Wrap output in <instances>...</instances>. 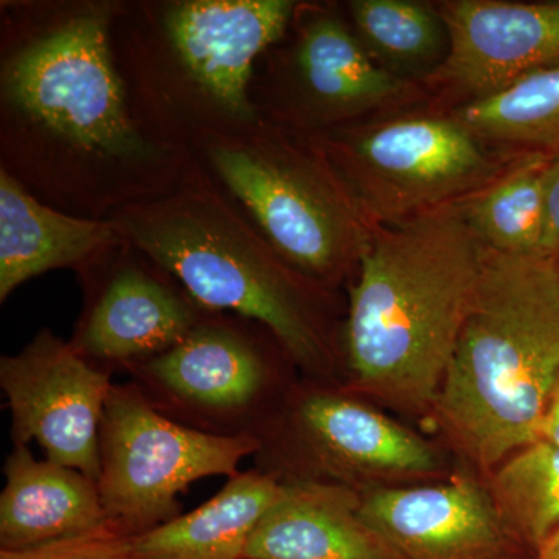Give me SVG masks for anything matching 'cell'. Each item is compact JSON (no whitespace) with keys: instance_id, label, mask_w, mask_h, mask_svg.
<instances>
[{"instance_id":"cell-1","label":"cell","mask_w":559,"mask_h":559,"mask_svg":"<svg viewBox=\"0 0 559 559\" xmlns=\"http://www.w3.org/2000/svg\"><path fill=\"white\" fill-rule=\"evenodd\" d=\"M117 0L0 2V170L44 204L106 219L194 159L132 117L110 50Z\"/></svg>"},{"instance_id":"cell-2","label":"cell","mask_w":559,"mask_h":559,"mask_svg":"<svg viewBox=\"0 0 559 559\" xmlns=\"http://www.w3.org/2000/svg\"><path fill=\"white\" fill-rule=\"evenodd\" d=\"M487 250L460 204L371 229L341 330L353 388L433 406Z\"/></svg>"},{"instance_id":"cell-3","label":"cell","mask_w":559,"mask_h":559,"mask_svg":"<svg viewBox=\"0 0 559 559\" xmlns=\"http://www.w3.org/2000/svg\"><path fill=\"white\" fill-rule=\"evenodd\" d=\"M294 0H117L110 50L132 117L194 156L213 135L261 120L250 81L286 31Z\"/></svg>"},{"instance_id":"cell-4","label":"cell","mask_w":559,"mask_h":559,"mask_svg":"<svg viewBox=\"0 0 559 559\" xmlns=\"http://www.w3.org/2000/svg\"><path fill=\"white\" fill-rule=\"evenodd\" d=\"M109 219L121 240L168 272L198 305L261 323L308 373H331L342 360L330 288L283 259L197 157L175 189Z\"/></svg>"},{"instance_id":"cell-5","label":"cell","mask_w":559,"mask_h":559,"mask_svg":"<svg viewBox=\"0 0 559 559\" xmlns=\"http://www.w3.org/2000/svg\"><path fill=\"white\" fill-rule=\"evenodd\" d=\"M558 377V253L488 249L433 403L441 425L491 468L539 441Z\"/></svg>"},{"instance_id":"cell-6","label":"cell","mask_w":559,"mask_h":559,"mask_svg":"<svg viewBox=\"0 0 559 559\" xmlns=\"http://www.w3.org/2000/svg\"><path fill=\"white\" fill-rule=\"evenodd\" d=\"M194 157L305 277L331 289L356 275L373 227L318 140L261 119Z\"/></svg>"},{"instance_id":"cell-7","label":"cell","mask_w":559,"mask_h":559,"mask_svg":"<svg viewBox=\"0 0 559 559\" xmlns=\"http://www.w3.org/2000/svg\"><path fill=\"white\" fill-rule=\"evenodd\" d=\"M371 227L468 200L510 167L457 119L362 120L314 135Z\"/></svg>"},{"instance_id":"cell-8","label":"cell","mask_w":559,"mask_h":559,"mask_svg":"<svg viewBox=\"0 0 559 559\" xmlns=\"http://www.w3.org/2000/svg\"><path fill=\"white\" fill-rule=\"evenodd\" d=\"M409 81L371 57L348 17L299 2L285 36L260 55L250 98L261 119L297 134H323L414 97Z\"/></svg>"},{"instance_id":"cell-9","label":"cell","mask_w":559,"mask_h":559,"mask_svg":"<svg viewBox=\"0 0 559 559\" xmlns=\"http://www.w3.org/2000/svg\"><path fill=\"white\" fill-rule=\"evenodd\" d=\"M260 450L253 437H223L165 417L132 382L114 384L100 428L98 491L106 520L138 536L180 516L178 495L210 476L235 477Z\"/></svg>"},{"instance_id":"cell-10","label":"cell","mask_w":559,"mask_h":559,"mask_svg":"<svg viewBox=\"0 0 559 559\" xmlns=\"http://www.w3.org/2000/svg\"><path fill=\"white\" fill-rule=\"evenodd\" d=\"M278 356L288 353L261 323L209 311L175 347L134 367L130 382L187 428L260 440L274 421Z\"/></svg>"},{"instance_id":"cell-11","label":"cell","mask_w":559,"mask_h":559,"mask_svg":"<svg viewBox=\"0 0 559 559\" xmlns=\"http://www.w3.org/2000/svg\"><path fill=\"white\" fill-rule=\"evenodd\" d=\"M76 274L84 310L70 344L109 373H130L175 347L209 312L168 272L121 238Z\"/></svg>"},{"instance_id":"cell-12","label":"cell","mask_w":559,"mask_h":559,"mask_svg":"<svg viewBox=\"0 0 559 559\" xmlns=\"http://www.w3.org/2000/svg\"><path fill=\"white\" fill-rule=\"evenodd\" d=\"M112 385L109 371L49 329L0 359L13 443L36 441L47 460L94 481L100 477V428Z\"/></svg>"},{"instance_id":"cell-13","label":"cell","mask_w":559,"mask_h":559,"mask_svg":"<svg viewBox=\"0 0 559 559\" xmlns=\"http://www.w3.org/2000/svg\"><path fill=\"white\" fill-rule=\"evenodd\" d=\"M296 444L304 468L290 480L319 474L347 485L356 474H423L437 455L425 440L341 390L301 389L285 418L260 437V448Z\"/></svg>"},{"instance_id":"cell-14","label":"cell","mask_w":559,"mask_h":559,"mask_svg":"<svg viewBox=\"0 0 559 559\" xmlns=\"http://www.w3.org/2000/svg\"><path fill=\"white\" fill-rule=\"evenodd\" d=\"M439 9L451 46L430 79L466 103L559 64V0H451Z\"/></svg>"},{"instance_id":"cell-15","label":"cell","mask_w":559,"mask_h":559,"mask_svg":"<svg viewBox=\"0 0 559 559\" xmlns=\"http://www.w3.org/2000/svg\"><path fill=\"white\" fill-rule=\"evenodd\" d=\"M359 514L390 559H495L509 533L469 480L367 491Z\"/></svg>"},{"instance_id":"cell-16","label":"cell","mask_w":559,"mask_h":559,"mask_svg":"<svg viewBox=\"0 0 559 559\" xmlns=\"http://www.w3.org/2000/svg\"><path fill=\"white\" fill-rule=\"evenodd\" d=\"M360 495L329 480H286L245 559H390L359 514Z\"/></svg>"},{"instance_id":"cell-17","label":"cell","mask_w":559,"mask_h":559,"mask_svg":"<svg viewBox=\"0 0 559 559\" xmlns=\"http://www.w3.org/2000/svg\"><path fill=\"white\" fill-rule=\"evenodd\" d=\"M120 240L112 219L80 218L44 204L0 170V301L28 280L79 271Z\"/></svg>"},{"instance_id":"cell-18","label":"cell","mask_w":559,"mask_h":559,"mask_svg":"<svg viewBox=\"0 0 559 559\" xmlns=\"http://www.w3.org/2000/svg\"><path fill=\"white\" fill-rule=\"evenodd\" d=\"M0 550H21L108 525L97 481L14 444L3 465Z\"/></svg>"},{"instance_id":"cell-19","label":"cell","mask_w":559,"mask_h":559,"mask_svg":"<svg viewBox=\"0 0 559 559\" xmlns=\"http://www.w3.org/2000/svg\"><path fill=\"white\" fill-rule=\"evenodd\" d=\"M282 481L253 468L230 477L197 510L132 536L135 559H245L253 530L277 499Z\"/></svg>"},{"instance_id":"cell-20","label":"cell","mask_w":559,"mask_h":559,"mask_svg":"<svg viewBox=\"0 0 559 559\" xmlns=\"http://www.w3.org/2000/svg\"><path fill=\"white\" fill-rule=\"evenodd\" d=\"M487 145L514 156H559V64L518 81L509 90L465 103L454 114Z\"/></svg>"},{"instance_id":"cell-21","label":"cell","mask_w":559,"mask_h":559,"mask_svg":"<svg viewBox=\"0 0 559 559\" xmlns=\"http://www.w3.org/2000/svg\"><path fill=\"white\" fill-rule=\"evenodd\" d=\"M345 10L371 57L400 79L432 76L450 53V31L437 7L411 0H352Z\"/></svg>"},{"instance_id":"cell-22","label":"cell","mask_w":559,"mask_h":559,"mask_svg":"<svg viewBox=\"0 0 559 559\" xmlns=\"http://www.w3.org/2000/svg\"><path fill=\"white\" fill-rule=\"evenodd\" d=\"M547 157H514L487 189L460 202L463 215L496 252L527 255L540 252L544 230V173Z\"/></svg>"},{"instance_id":"cell-23","label":"cell","mask_w":559,"mask_h":559,"mask_svg":"<svg viewBox=\"0 0 559 559\" xmlns=\"http://www.w3.org/2000/svg\"><path fill=\"white\" fill-rule=\"evenodd\" d=\"M507 532L539 547L559 528V450L539 440L503 460L491 484Z\"/></svg>"},{"instance_id":"cell-24","label":"cell","mask_w":559,"mask_h":559,"mask_svg":"<svg viewBox=\"0 0 559 559\" xmlns=\"http://www.w3.org/2000/svg\"><path fill=\"white\" fill-rule=\"evenodd\" d=\"M0 559H135L131 536L112 525L21 550H0Z\"/></svg>"},{"instance_id":"cell-25","label":"cell","mask_w":559,"mask_h":559,"mask_svg":"<svg viewBox=\"0 0 559 559\" xmlns=\"http://www.w3.org/2000/svg\"><path fill=\"white\" fill-rule=\"evenodd\" d=\"M540 252H559V156L547 162L544 173V230Z\"/></svg>"},{"instance_id":"cell-26","label":"cell","mask_w":559,"mask_h":559,"mask_svg":"<svg viewBox=\"0 0 559 559\" xmlns=\"http://www.w3.org/2000/svg\"><path fill=\"white\" fill-rule=\"evenodd\" d=\"M539 440L547 441L559 450V377L551 390L549 403H547L546 414H544L543 425H540Z\"/></svg>"},{"instance_id":"cell-27","label":"cell","mask_w":559,"mask_h":559,"mask_svg":"<svg viewBox=\"0 0 559 559\" xmlns=\"http://www.w3.org/2000/svg\"><path fill=\"white\" fill-rule=\"evenodd\" d=\"M538 559H559V528L538 547Z\"/></svg>"},{"instance_id":"cell-28","label":"cell","mask_w":559,"mask_h":559,"mask_svg":"<svg viewBox=\"0 0 559 559\" xmlns=\"http://www.w3.org/2000/svg\"><path fill=\"white\" fill-rule=\"evenodd\" d=\"M558 259H559V252H558Z\"/></svg>"}]
</instances>
